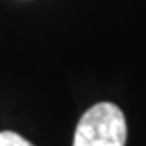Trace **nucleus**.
Instances as JSON below:
<instances>
[{"mask_svg":"<svg viewBox=\"0 0 146 146\" xmlns=\"http://www.w3.org/2000/svg\"><path fill=\"white\" fill-rule=\"evenodd\" d=\"M127 122L119 106L99 102L80 119L73 146H125Z\"/></svg>","mask_w":146,"mask_h":146,"instance_id":"f257e3e1","label":"nucleus"},{"mask_svg":"<svg viewBox=\"0 0 146 146\" xmlns=\"http://www.w3.org/2000/svg\"><path fill=\"white\" fill-rule=\"evenodd\" d=\"M0 146H34L15 131H0Z\"/></svg>","mask_w":146,"mask_h":146,"instance_id":"f03ea898","label":"nucleus"}]
</instances>
